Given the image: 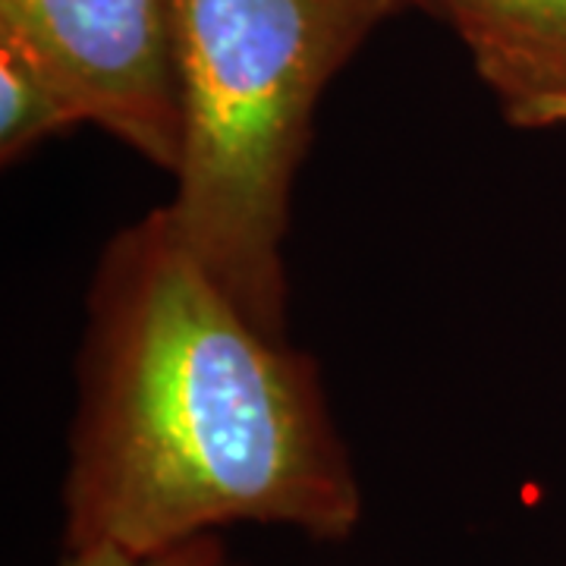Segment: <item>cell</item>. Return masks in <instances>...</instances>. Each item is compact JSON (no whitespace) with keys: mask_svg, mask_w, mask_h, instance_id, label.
Returning a JSON list of instances; mask_svg holds the SVG:
<instances>
[{"mask_svg":"<svg viewBox=\"0 0 566 566\" xmlns=\"http://www.w3.org/2000/svg\"><path fill=\"white\" fill-rule=\"evenodd\" d=\"M63 482L66 547L158 554L233 523L340 542L363 494L318 368L268 334L167 208L104 252Z\"/></svg>","mask_w":566,"mask_h":566,"instance_id":"cell-1","label":"cell"},{"mask_svg":"<svg viewBox=\"0 0 566 566\" xmlns=\"http://www.w3.org/2000/svg\"><path fill=\"white\" fill-rule=\"evenodd\" d=\"M409 0H170L182 155L167 214L252 322L283 337L281 243L324 85Z\"/></svg>","mask_w":566,"mask_h":566,"instance_id":"cell-2","label":"cell"},{"mask_svg":"<svg viewBox=\"0 0 566 566\" xmlns=\"http://www.w3.org/2000/svg\"><path fill=\"white\" fill-rule=\"evenodd\" d=\"M0 48L32 63L73 111L174 170L182 98L170 0H0Z\"/></svg>","mask_w":566,"mask_h":566,"instance_id":"cell-3","label":"cell"},{"mask_svg":"<svg viewBox=\"0 0 566 566\" xmlns=\"http://www.w3.org/2000/svg\"><path fill=\"white\" fill-rule=\"evenodd\" d=\"M472 54L504 117L523 129L566 126V0H419Z\"/></svg>","mask_w":566,"mask_h":566,"instance_id":"cell-4","label":"cell"},{"mask_svg":"<svg viewBox=\"0 0 566 566\" xmlns=\"http://www.w3.org/2000/svg\"><path fill=\"white\" fill-rule=\"evenodd\" d=\"M76 117L32 63L0 48V151L3 161L20 158L41 139L73 126Z\"/></svg>","mask_w":566,"mask_h":566,"instance_id":"cell-5","label":"cell"},{"mask_svg":"<svg viewBox=\"0 0 566 566\" xmlns=\"http://www.w3.org/2000/svg\"><path fill=\"white\" fill-rule=\"evenodd\" d=\"M61 566H223V547L214 535H202L158 554H133L117 545H85L66 547Z\"/></svg>","mask_w":566,"mask_h":566,"instance_id":"cell-6","label":"cell"},{"mask_svg":"<svg viewBox=\"0 0 566 566\" xmlns=\"http://www.w3.org/2000/svg\"><path fill=\"white\" fill-rule=\"evenodd\" d=\"M409 3H412V0H409ZM416 3H419V0H416Z\"/></svg>","mask_w":566,"mask_h":566,"instance_id":"cell-7","label":"cell"}]
</instances>
